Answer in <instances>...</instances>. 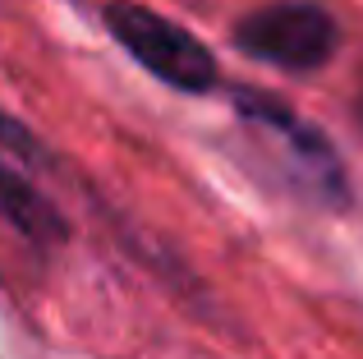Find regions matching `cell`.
I'll return each mask as SVG.
<instances>
[{
  "mask_svg": "<svg viewBox=\"0 0 363 359\" xmlns=\"http://www.w3.org/2000/svg\"><path fill=\"white\" fill-rule=\"evenodd\" d=\"M235 106L244 111L248 120H257V125H267V129H276L281 138H290V157L308 171V180L322 189L327 198H340V166H336V157H331V148L322 143L318 134H308V129L294 120V111H285L281 101H272V97H257V92H240L235 97Z\"/></svg>",
  "mask_w": 363,
  "mask_h": 359,
  "instance_id": "obj_3",
  "label": "cell"
},
{
  "mask_svg": "<svg viewBox=\"0 0 363 359\" xmlns=\"http://www.w3.org/2000/svg\"><path fill=\"white\" fill-rule=\"evenodd\" d=\"M359 116H363V101H359Z\"/></svg>",
  "mask_w": 363,
  "mask_h": 359,
  "instance_id": "obj_5",
  "label": "cell"
},
{
  "mask_svg": "<svg viewBox=\"0 0 363 359\" xmlns=\"http://www.w3.org/2000/svg\"><path fill=\"white\" fill-rule=\"evenodd\" d=\"M106 23H111V33L129 46L133 60H138L143 70H152L161 83H170V88H179V92H207L216 83L212 51H207L189 28L161 18L157 9L133 5V0H116V5L106 9Z\"/></svg>",
  "mask_w": 363,
  "mask_h": 359,
  "instance_id": "obj_1",
  "label": "cell"
},
{
  "mask_svg": "<svg viewBox=\"0 0 363 359\" xmlns=\"http://www.w3.org/2000/svg\"><path fill=\"white\" fill-rule=\"evenodd\" d=\"M0 212H5L23 235H33V240H42V244H51V240H60V235H65L55 207L46 203V198L37 194V189L28 184L18 171H9L5 162H0Z\"/></svg>",
  "mask_w": 363,
  "mask_h": 359,
  "instance_id": "obj_4",
  "label": "cell"
},
{
  "mask_svg": "<svg viewBox=\"0 0 363 359\" xmlns=\"http://www.w3.org/2000/svg\"><path fill=\"white\" fill-rule=\"evenodd\" d=\"M244 55L267 60L276 70H318L336 51V23L318 5H267L235 28Z\"/></svg>",
  "mask_w": 363,
  "mask_h": 359,
  "instance_id": "obj_2",
  "label": "cell"
}]
</instances>
